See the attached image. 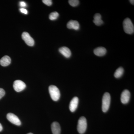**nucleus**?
<instances>
[{
	"label": "nucleus",
	"mask_w": 134,
	"mask_h": 134,
	"mask_svg": "<svg viewBox=\"0 0 134 134\" xmlns=\"http://www.w3.org/2000/svg\"><path fill=\"white\" fill-rule=\"evenodd\" d=\"M124 70L122 67H120L116 70L114 74V76L115 78H119L122 76L124 73Z\"/></svg>",
	"instance_id": "dca6fc26"
},
{
	"label": "nucleus",
	"mask_w": 134,
	"mask_h": 134,
	"mask_svg": "<svg viewBox=\"0 0 134 134\" xmlns=\"http://www.w3.org/2000/svg\"><path fill=\"white\" fill-rule=\"evenodd\" d=\"M42 2H43L45 5H47V6H50L52 4V1H51V0H43Z\"/></svg>",
	"instance_id": "6ab92c4d"
},
{
	"label": "nucleus",
	"mask_w": 134,
	"mask_h": 134,
	"mask_svg": "<svg viewBox=\"0 0 134 134\" xmlns=\"http://www.w3.org/2000/svg\"><path fill=\"white\" fill-rule=\"evenodd\" d=\"M70 5L73 7H76L79 4V1L78 0H70L69 1Z\"/></svg>",
	"instance_id": "a211bd4d"
},
{
	"label": "nucleus",
	"mask_w": 134,
	"mask_h": 134,
	"mask_svg": "<svg viewBox=\"0 0 134 134\" xmlns=\"http://www.w3.org/2000/svg\"><path fill=\"white\" fill-rule=\"evenodd\" d=\"M111 97L110 93L106 92L103 96L102 99V111L103 112L105 113L108 111L110 107Z\"/></svg>",
	"instance_id": "f03ea898"
},
{
	"label": "nucleus",
	"mask_w": 134,
	"mask_h": 134,
	"mask_svg": "<svg viewBox=\"0 0 134 134\" xmlns=\"http://www.w3.org/2000/svg\"><path fill=\"white\" fill-rule=\"evenodd\" d=\"M27 134H33L32 133H28Z\"/></svg>",
	"instance_id": "393cba45"
},
{
	"label": "nucleus",
	"mask_w": 134,
	"mask_h": 134,
	"mask_svg": "<svg viewBox=\"0 0 134 134\" xmlns=\"http://www.w3.org/2000/svg\"><path fill=\"white\" fill-rule=\"evenodd\" d=\"M20 11L21 12L23 13V14H28V11L27 10L23 8H21L20 9Z\"/></svg>",
	"instance_id": "412c9836"
},
{
	"label": "nucleus",
	"mask_w": 134,
	"mask_h": 134,
	"mask_svg": "<svg viewBox=\"0 0 134 134\" xmlns=\"http://www.w3.org/2000/svg\"><path fill=\"white\" fill-rule=\"evenodd\" d=\"M3 130V127L2 125H1V124L0 123V132H1Z\"/></svg>",
	"instance_id": "5701e85b"
},
{
	"label": "nucleus",
	"mask_w": 134,
	"mask_h": 134,
	"mask_svg": "<svg viewBox=\"0 0 134 134\" xmlns=\"http://www.w3.org/2000/svg\"><path fill=\"white\" fill-rule=\"evenodd\" d=\"M123 27L124 31L127 34H131L134 33V26L130 19L127 18L123 22Z\"/></svg>",
	"instance_id": "f257e3e1"
},
{
	"label": "nucleus",
	"mask_w": 134,
	"mask_h": 134,
	"mask_svg": "<svg viewBox=\"0 0 134 134\" xmlns=\"http://www.w3.org/2000/svg\"><path fill=\"white\" fill-rule=\"evenodd\" d=\"M11 61L9 56L5 55L0 60V64L3 66H7L10 64Z\"/></svg>",
	"instance_id": "4468645a"
},
{
	"label": "nucleus",
	"mask_w": 134,
	"mask_h": 134,
	"mask_svg": "<svg viewBox=\"0 0 134 134\" xmlns=\"http://www.w3.org/2000/svg\"><path fill=\"white\" fill-rule=\"evenodd\" d=\"M19 5L22 7H25L26 6V3L24 1L20 2V3H19Z\"/></svg>",
	"instance_id": "4be33fe9"
},
{
	"label": "nucleus",
	"mask_w": 134,
	"mask_h": 134,
	"mask_svg": "<svg viewBox=\"0 0 134 134\" xmlns=\"http://www.w3.org/2000/svg\"><path fill=\"white\" fill-rule=\"evenodd\" d=\"M59 52L64 57L67 58H70L72 54L70 50L66 47H61L59 49Z\"/></svg>",
	"instance_id": "9b49d317"
},
{
	"label": "nucleus",
	"mask_w": 134,
	"mask_h": 134,
	"mask_svg": "<svg viewBox=\"0 0 134 134\" xmlns=\"http://www.w3.org/2000/svg\"><path fill=\"white\" fill-rule=\"evenodd\" d=\"M49 92L51 98L54 101H57L59 99L60 93L58 87L53 85L49 87Z\"/></svg>",
	"instance_id": "7ed1b4c3"
},
{
	"label": "nucleus",
	"mask_w": 134,
	"mask_h": 134,
	"mask_svg": "<svg viewBox=\"0 0 134 134\" xmlns=\"http://www.w3.org/2000/svg\"><path fill=\"white\" fill-rule=\"evenodd\" d=\"M130 2L132 3V5H134V1L133 0H130Z\"/></svg>",
	"instance_id": "b1692460"
},
{
	"label": "nucleus",
	"mask_w": 134,
	"mask_h": 134,
	"mask_svg": "<svg viewBox=\"0 0 134 134\" xmlns=\"http://www.w3.org/2000/svg\"><path fill=\"white\" fill-rule=\"evenodd\" d=\"M22 37L24 41L28 46H32L34 45V40L28 32H24L22 34Z\"/></svg>",
	"instance_id": "0eeeda50"
},
{
	"label": "nucleus",
	"mask_w": 134,
	"mask_h": 134,
	"mask_svg": "<svg viewBox=\"0 0 134 134\" xmlns=\"http://www.w3.org/2000/svg\"><path fill=\"white\" fill-rule=\"evenodd\" d=\"M93 52L97 56H103L106 53L107 50L104 47H99L96 48L93 51Z\"/></svg>",
	"instance_id": "ddd939ff"
},
{
	"label": "nucleus",
	"mask_w": 134,
	"mask_h": 134,
	"mask_svg": "<svg viewBox=\"0 0 134 134\" xmlns=\"http://www.w3.org/2000/svg\"><path fill=\"white\" fill-rule=\"evenodd\" d=\"M5 90L3 89L0 88V99L5 96Z\"/></svg>",
	"instance_id": "aec40b11"
},
{
	"label": "nucleus",
	"mask_w": 134,
	"mask_h": 134,
	"mask_svg": "<svg viewBox=\"0 0 134 134\" xmlns=\"http://www.w3.org/2000/svg\"><path fill=\"white\" fill-rule=\"evenodd\" d=\"M87 121L84 117H80L78 121L77 130L80 134H83L86 131L87 128Z\"/></svg>",
	"instance_id": "20e7f679"
},
{
	"label": "nucleus",
	"mask_w": 134,
	"mask_h": 134,
	"mask_svg": "<svg viewBox=\"0 0 134 134\" xmlns=\"http://www.w3.org/2000/svg\"><path fill=\"white\" fill-rule=\"evenodd\" d=\"M67 27L69 29H72L75 30H79L80 25L79 23L77 21L70 20L67 24Z\"/></svg>",
	"instance_id": "9d476101"
},
{
	"label": "nucleus",
	"mask_w": 134,
	"mask_h": 134,
	"mask_svg": "<svg viewBox=\"0 0 134 134\" xmlns=\"http://www.w3.org/2000/svg\"><path fill=\"white\" fill-rule=\"evenodd\" d=\"M59 16V14L57 12H52L49 15V19L52 21L56 20Z\"/></svg>",
	"instance_id": "f3484780"
},
{
	"label": "nucleus",
	"mask_w": 134,
	"mask_h": 134,
	"mask_svg": "<svg viewBox=\"0 0 134 134\" xmlns=\"http://www.w3.org/2000/svg\"><path fill=\"white\" fill-rule=\"evenodd\" d=\"M51 129L53 134H60L61 128L59 124L57 122H53L51 125Z\"/></svg>",
	"instance_id": "f8f14e48"
},
{
	"label": "nucleus",
	"mask_w": 134,
	"mask_h": 134,
	"mask_svg": "<svg viewBox=\"0 0 134 134\" xmlns=\"http://www.w3.org/2000/svg\"><path fill=\"white\" fill-rule=\"evenodd\" d=\"M26 84L21 80H18L15 81L13 84V87L16 91L17 92L22 91L25 89Z\"/></svg>",
	"instance_id": "423d86ee"
},
{
	"label": "nucleus",
	"mask_w": 134,
	"mask_h": 134,
	"mask_svg": "<svg viewBox=\"0 0 134 134\" xmlns=\"http://www.w3.org/2000/svg\"><path fill=\"white\" fill-rule=\"evenodd\" d=\"M78 103H79V99L77 97H74L70 101L69 105L70 110L72 112H74L77 107Z\"/></svg>",
	"instance_id": "1a4fd4ad"
},
{
	"label": "nucleus",
	"mask_w": 134,
	"mask_h": 134,
	"mask_svg": "<svg viewBox=\"0 0 134 134\" xmlns=\"http://www.w3.org/2000/svg\"><path fill=\"white\" fill-rule=\"evenodd\" d=\"M7 119L12 124L17 126H20L21 125V121L18 117L12 113H9L7 115Z\"/></svg>",
	"instance_id": "39448f33"
},
{
	"label": "nucleus",
	"mask_w": 134,
	"mask_h": 134,
	"mask_svg": "<svg viewBox=\"0 0 134 134\" xmlns=\"http://www.w3.org/2000/svg\"><path fill=\"white\" fill-rule=\"evenodd\" d=\"M130 93L129 91L125 90L122 92L121 96V100L123 104H126L129 102L130 99Z\"/></svg>",
	"instance_id": "6e6552de"
},
{
	"label": "nucleus",
	"mask_w": 134,
	"mask_h": 134,
	"mask_svg": "<svg viewBox=\"0 0 134 134\" xmlns=\"http://www.w3.org/2000/svg\"><path fill=\"white\" fill-rule=\"evenodd\" d=\"M94 19L93 22L97 26H100L103 23V21L101 19V16L99 13H97L93 17Z\"/></svg>",
	"instance_id": "2eb2a0df"
}]
</instances>
